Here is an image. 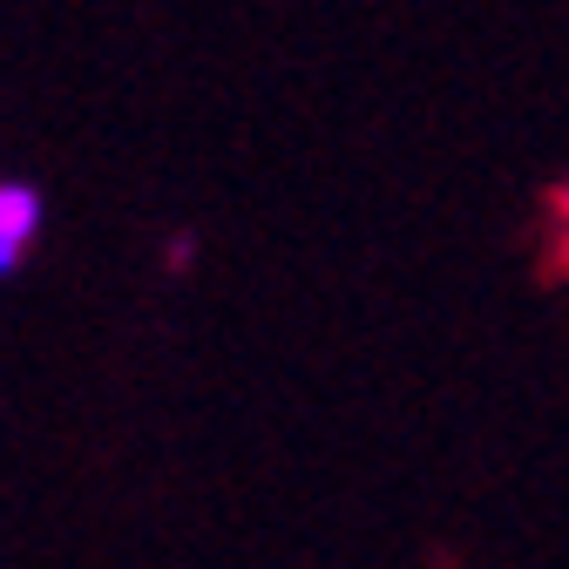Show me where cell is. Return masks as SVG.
I'll return each mask as SVG.
<instances>
[{"instance_id": "obj_1", "label": "cell", "mask_w": 569, "mask_h": 569, "mask_svg": "<svg viewBox=\"0 0 569 569\" xmlns=\"http://www.w3.org/2000/svg\"><path fill=\"white\" fill-rule=\"evenodd\" d=\"M34 238H41V190H28V183H0V278H8V271L28 258Z\"/></svg>"}, {"instance_id": "obj_2", "label": "cell", "mask_w": 569, "mask_h": 569, "mask_svg": "<svg viewBox=\"0 0 569 569\" xmlns=\"http://www.w3.org/2000/svg\"><path fill=\"white\" fill-rule=\"evenodd\" d=\"M562 224H569V183H562Z\"/></svg>"}]
</instances>
